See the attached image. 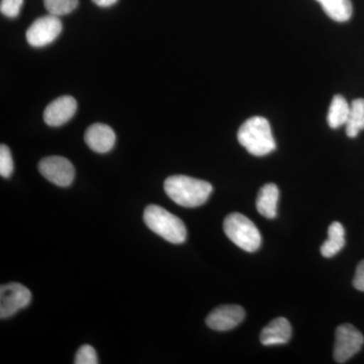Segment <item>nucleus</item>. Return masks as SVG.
Segmentation results:
<instances>
[{
    "label": "nucleus",
    "mask_w": 364,
    "mask_h": 364,
    "mask_svg": "<svg viewBox=\"0 0 364 364\" xmlns=\"http://www.w3.org/2000/svg\"><path fill=\"white\" fill-rule=\"evenodd\" d=\"M92 1L98 6L109 7L114 6L117 0H92Z\"/></svg>",
    "instance_id": "nucleus-23"
},
{
    "label": "nucleus",
    "mask_w": 364,
    "mask_h": 364,
    "mask_svg": "<svg viewBox=\"0 0 364 364\" xmlns=\"http://www.w3.org/2000/svg\"><path fill=\"white\" fill-rule=\"evenodd\" d=\"M144 221L151 231L170 243L181 244L186 241V228L183 222L160 205H148L144 212Z\"/></svg>",
    "instance_id": "nucleus-3"
},
{
    "label": "nucleus",
    "mask_w": 364,
    "mask_h": 364,
    "mask_svg": "<svg viewBox=\"0 0 364 364\" xmlns=\"http://www.w3.org/2000/svg\"><path fill=\"white\" fill-rule=\"evenodd\" d=\"M326 14L333 21L345 23L350 20L353 6L350 0H317Z\"/></svg>",
    "instance_id": "nucleus-15"
},
{
    "label": "nucleus",
    "mask_w": 364,
    "mask_h": 364,
    "mask_svg": "<svg viewBox=\"0 0 364 364\" xmlns=\"http://www.w3.org/2000/svg\"><path fill=\"white\" fill-rule=\"evenodd\" d=\"M76 109H77V102L74 97L68 95L58 97L46 107L45 123L51 127L62 126L73 117Z\"/></svg>",
    "instance_id": "nucleus-10"
},
{
    "label": "nucleus",
    "mask_w": 364,
    "mask_h": 364,
    "mask_svg": "<svg viewBox=\"0 0 364 364\" xmlns=\"http://www.w3.org/2000/svg\"><path fill=\"white\" fill-rule=\"evenodd\" d=\"M32 294L28 287L16 282L4 284L0 289V318L11 317L31 303Z\"/></svg>",
    "instance_id": "nucleus-7"
},
{
    "label": "nucleus",
    "mask_w": 364,
    "mask_h": 364,
    "mask_svg": "<svg viewBox=\"0 0 364 364\" xmlns=\"http://www.w3.org/2000/svg\"><path fill=\"white\" fill-rule=\"evenodd\" d=\"M238 141L250 154L257 157L265 156L277 148L270 124L262 117H250L242 124Z\"/></svg>",
    "instance_id": "nucleus-2"
},
{
    "label": "nucleus",
    "mask_w": 364,
    "mask_h": 364,
    "mask_svg": "<svg viewBox=\"0 0 364 364\" xmlns=\"http://www.w3.org/2000/svg\"><path fill=\"white\" fill-rule=\"evenodd\" d=\"M39 170L46 179L62 188L70 186L75 176L73 164L61 156L46 157L41 160Z\"/></svg>",
    "instance_id": "nucleus-8"
},
{
    "label": "nucleus",
    "mask_w": 364,
    "mask_h": 364,
    "mask_svg": "<svg viewBox=\"0 0 364 364\" xmlns=\"http://www.w3.org/2000/svg\"><path fill=\"white\" fill-rule=\"evenodd\" d=\"M97 355L95 348L91 347L90 345H83L79 348L77 353H76L75 364H97Z\"/></svg>",
    "instance_id": "nucleus-20"
},
{
    "label": "nucleus",
    "mask_w": 364,
    "mask_h": 364,
    "mask_svg": "<svg viewBox=\"0 0 364 364\" xmlns=\"http://www.w3.org/2000/svg\"><path fill=\"white\" fill-rule=\"evenodd\" d=\"M224 231L230 240L247 252H255L260 248V232L244 215L233 213L228 215L224 222Z\"/></svg>",
    "instance_id": "nucleus-4"
},
{
    "label": "nucleus",
    "mask_w": 364,
    "mask_h": 364,
    "mask_svg": "<svg viewBox=\"0 0 364 364\" xmlns=\"http://www.w3.org/2000/svg\"><path fill=\"white\" fill-rule=\"evenodd\" d=\"M245 315V310L240 306H221L208 316L205 323L215 331H229L243 322Z\"/></svg>",
    "instance_id": "nucleus-9"
},
{
    "label": "nucleus",
    "mask_w": 364,
    "mask_h": 364,
    "mask_svg": "<svg viewBox=\"0 0 364 364\" xmlns=\"http://www.w3.org/2000/svg\"><path fill=\"white\" fill-rule=\"evenodd\" d=\"M116 134L105 124H91L85 132V140L88 147L97 153H107L116 144Z\"/></svg>",
    "instance_id": "nucleus-11"
},
{
    "label": "nucleus",
    "mask_w": 364,
    "mask_h": 364,
    "mask_svg": "<svg viewBox=\"0 0 364 364\" xmlns=\"http://www.w3.org/2000/svg\"><path fill=\"white\" fill-rule=\"evenodd\" d=\"M279 198V188L273 183L265 184L261 188L256 200L258 213L267 219H274L277 214Z\"/></svg>",
    "instance_id": "nucleus-13"
},
{
    "label": "nucleus",
    "mask_w": 364,
    "mask_h": 364,
    "mask_svg": "<svg viewBox=\"0 0 364 364\" xmlns=\"http://www.w3.org/2000/svg\"><path fill=\"white\" fill-rule=\"evenodd\" d=\"M62 32V23L59 16H41L26 31V41L33 47L41 48L50 45Z\"/></svg>",
    "instance_id": "nucleus-6"
},
{
    "label": "nucleus",
    "mask_w": 364,
    "mask_h": 364,
    "mask_svg": "<svg viewBox=\"0 0 364 364\" xmlns=\"http://www.w3.org/2000/svg\"><path fill=\"white\" fill-rule=\"evenodd\" d=\"M345 126L349 138H356L359 132L364 130V98H358L351 102L350 112Z\"/></svg>",
    "instance_id": "nucleus-17"
},
{
    "label": "nucleus",
    "mask_w": 364,
    "mask_h": 364,
    "mask_svg": "<svg viewBox=\"0 0 364 364\" xmlns=\"http://www.w3.org/2000/svg\"><path fill=\"white\" fill-rule=\"evenodd\" d=\"M345 245V230L341 223L333 222L328 229V239L321 246V253L331 258L342 250Z\"/></svg>",
    "instance_id": "nucleus-14"
},
{
    "label": "nucleus",
    "mask_w": 364,
    "mask_h": 364,
    "mask_svg": "<svg viewBox=\"0 0 364 364\" xmlns=\"http://www.w3.org/2000/svg\"><path fill=\"white\" fill-rule=\"evenodd\" d=\"M350 112V105L342 95H335L330 105L327 121L330 128L338 129L346 124Z\"/></svg>",
    "instance_id": "nucleus-16"
},
{
    "label": "nucleus",
    "mask_w": 364,
    "mask_h": 364,
    "mask_svg": "<svg viewBox=\"0 0 364 364\" xmlns=\"http://www.w3.org/2000/svg\"><path fill=\"white\" fill-rule=\"evenodd\" d=\"M166 195L178 205L196 208L207 202L213 191L212 184L186 176H170L164 182Z\"/></svg>",
    "instance_id": "nucleus-1"
},
{
    "label": "nucleus",
    "mask_w": 364,
    "mask_h": 364,
    "mask_svg": "<svg viewBox=\"0 0 364 364\" xmlns=\"http://www.w3.org/2000/svg\"><path fill=\"white\" fill-rule=\"evenodd\" d=\"M48 13L62 16L72 13L78 6V0H44Z\"/></svg>",
    "instance_id": "nucleus-18"
},
{
    "label": "nucleus",
    "mask_w": 364,
    "mask_h": 364,
    "mask_svg": "<svg viewBox=\"0 0 364 364\" xmlns=\"http://www.w3.org/2000/svg\"><path fill=\"white\" fill-rule=\"evenodd\" d=\"M291 336V326L286 318H277L263 328L260 333L261 343L265 346L286 344Z\"/></svg>",
    "instance_id": "nucleus-12"
},
{
    "label": "nucleus",
    "mask_w": 364,
    "mask_h": 364,
    "mask_svg": "<svg viewBox=\"0 0 364 364\" xmlns=\"http://www.w3.org/2000/svg\"><path fill=\"white\" fill-rule=\"evenodd\" d=\"M353 286L358 291L364 293V260L359 262L356 268L355 277L353 279Z\"/></svg>",
    "instance_id": "nucleus-22"
},
{
    "label": "nucleus",
    "mask_w": 364,
    "mask_h": 364,
    "mask_svg": "<svg viewBox=\"0 0 364 364\" xmlns=\"http://www.w3.org/2000/svg\"><path fill=\"white\" fill-rule=\"evenodd\" d=\"M23 0H1L0 11L9 18H14L20 14Z\"/></svg>",
    "instance_id": "nucleus-21"
},
{
    "label": "nucleus",
    "mask_w": 364,
    "mask_h": 364,
    "mask_svg": "<svg viewBox=\"0 0 364 364\" xmlns=\"http://www.w3.org/2000/svg\"><path fill=\"white\" fill-rule=\"evenodd\" d=\"M364 344L363 333L350 324L340 325L335 333L334 355L337 363H345L360 351Z\"/></svg>",
    "instance_id": "nucleus-5"
},
{
    "label": "nucleus",
    "mask_w": 364,
    "mask_h": 364,
    "mask_svg": "<svg viewBox=\"0 0 364 364\" xmlns=\"http://www.w3.org/2000/svg\"><path fill=\"white\" fill-rule=\"evenodd\" d=\"M14 172V160L11 150L6 145L0 146V176L4 178L11 177Z\"/></svg>",
    "instance_id": "nucleus-19"
}]
</instances>
